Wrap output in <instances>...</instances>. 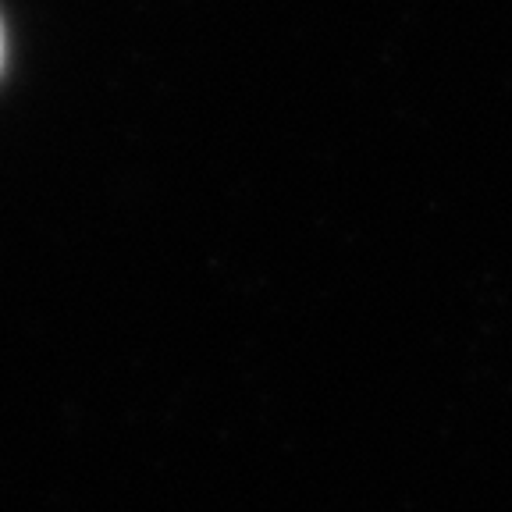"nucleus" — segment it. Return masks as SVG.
<instances>
[]
</instances>
